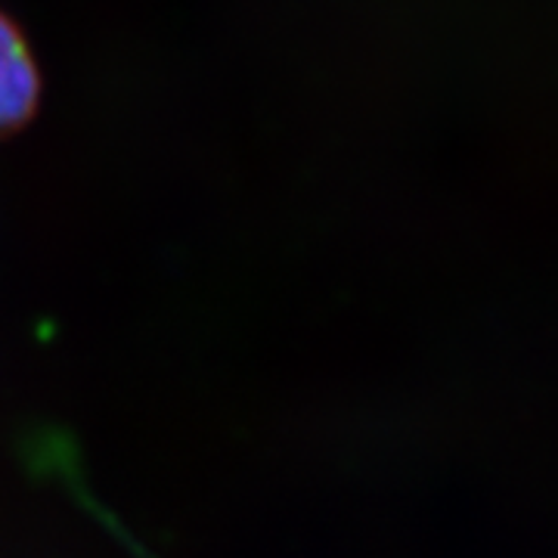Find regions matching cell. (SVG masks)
Wrapping results in <instances>:
<instances>
[{
	"mask_svg": "<svg viewBox=\"0 0 558 558\" xmlns=\"http://www.w3.org/2000/svg\"><path fill=\"white\" fill-rule=\"evenodd\" d=\"M38 72L20 32L0 16V134L35 112Z\"/></svg>",
	"mask_w": 558,
	"mask_h": 558,
	"instance_id": "cell-1",
	"label": "cell"
}]
</instances>
